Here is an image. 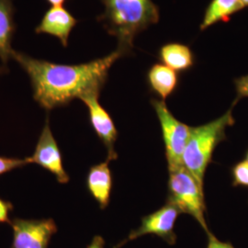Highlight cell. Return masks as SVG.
Returning <instances> with one entry per match:
<instances>
[{
    "label": "cell",
    "instance_id": "obj_10",
    "mask_svg": "<svg viewBox=\"0 0 248 248\" xmlns=\"http://www.w3.org/2000/svg\"><path fill=\"white\" fill-rule=\"evenodd\" d=\"M78 22V20L62 6H53L45 12L35 28V32L53 36L61 42L63 47H66L70 33Z\"/></svg>",
    "mask_w": 248,
    "mask_h": 248
},
{
    "label": "cell",
    "instance_id": "obj_16",
    "mask_svg": "<svg viewBox=\"0 0 248 248\" xmlns=\"http://www.w3.org/2000/svg\"><path fill=\"white\" fill-rule=\"evenodd\" d=\"M232 184L233 186L248 187V162L246 160L236 163L232 169Z\"/></svg>",
    "mask_w": 248,
    "mask_h": 248
},
{
    "label": "cell",
    "instance_id": "obj_17",
    "mask_svg": "<svg viewBox=\"0 0 248 248\" xmlns=\"http://www.w3.org/2000/svg\"><path fill=\"white\" fill-rule=\"evenodd\" d=\"M28 165L26 158H9L0 156V176Z\"/></svg>",
    "mask_w": 248,
    "mask_h": 248
},
{
    "label": "cell",
    "instance_id": "obj_7",
    "mask_svg": "<svg viewBox=\"0 0 248 248\" xmlns=\"http://www.w3.org/2000/svg\"><path fill=\"white\" fill-rule=\"evenodd\" d=\"M13 241L10 248H48L57 226L53 219L25 220L15 218L10 222Z\"/></svg>",
    "mask_w": 248,
    "mask_h": 248
},
{
    "label": "cell",
    "instance_id": "obj_11",
    "mask_svg": "<svg viewBox=\"0 0 248 248\" xmlns=\"http://www.w3.org/2000/svg\"><path fill=\"white\" fill-rule=\"evenodd\" d=\"M108 161L91 167L87 176V187L89 193L104 210L110 201L112 191V174Z\"/></svg>",
    "mask_w": 248,
    "mask_h": 248
},
{
    "label": "cell",
    "instance_id": "obj_8",
    "mask_svg": "<svg viewBox=\"0 0 248 248\" xmlns=\"http://www.w3.org/2000/svg\"><path fill=\"white\" fill-rule=\"evenodd\" d=\"M26 159L28 164H37L52 173L59 183L66 184L69 182L70 177L62 166V154L53 137L48 117L34 153Z\"/></svg>",
    "mask_w": 248,
    "mask_h": 248
},
{
    "label": "cell",
    "instance_id": "obj_2",
    "mask_svg": "<svg viewBox=\"0 0 248 248\" xmlns=\"http://www.w3.org/2000/svg\"><path fill=\"white\" fill-rule=\"evenodd\" d=\"M104 12L98 20L118 41V49L133 53L135 37L158 22L159 9L152 0H100Z\"/></svg>",
    "mask_w": 248,
    "mask_h": 248
},
{
    "label": "cell",
    "instance_id": "obj_20",
    "mask_svg": "<svg viewBox=\"0 0 248 248\" xmlns=\"http://www.w3.org/2000/svg\"><path fill=\"white\" fill-rule=\"evenodd\" d=\"M208 235V245L207 248H234L231 243H225L218 239L211 232Z\"/></svg>",
    "mask_w": 248,
    "mask_h": 248
},
{
    "label": "cell",
    "instance_id": "obj_21",
    "mask_svg": "<svg viewBox=\"0 0 248 248\" xmlns=\"http://www.w3.org/2000/svg\"><path fill=\"white\" fill-rule=\"evenodd\" d=\"M104 246H105L104 239L99 235H96L87 248H104Z\"/></svg>",
    "mask_w": 248,
    "mask_h": 248
},
{
    "label": "cell",
    "instance_id": "obj_14",
    "mask_svg": "<svg viewBox=\"0 0 248 248\" xmlns=\"http://www.w3.org/2000/svg\"><path fill=\"white\" fill-rule=\"evenodd\" d=\"M158 56L163 64L177 73L188 71L195 64V55L190 47L180 43L163 45L159 49Z\"/></svg>",
    "mask_w": 248,
    "mask_h": 248
},
{
    "label": "cell",
    "instance_id": "obj_23",
    "mask_svg": "<svg viewBox=\"0 0 248 248\" xmlns=\"http://www.w3.org/2000/svg\"><path fill=\"white\" fill-rule=\"evenodd\" d=\"M241 3H242V5H243L244 9H245V8H248V0H241Z\"/></svg>",
    "mask_w": 248,
    "mask_h": 248
},
{
    "label": "cell",
    "instance_id": "obj_9",
    "mask_svg": "<svg viewBox=\"0 0 248 248\" xmlns=\"http://www.w3.org/2000/svg\"><path fill=\"white\" fill-rule=\"evenodd\" d=\"M98 98L99 94L94 93L81 98V100L88 108L92 128L108 151L107 161L110 162L118 158V154L115 151L118 131L111 116L101 106Z\"/></svg>",
    "mask_w": 248,
    "mask_h": 248
},
{
    "label": "cell",
    "instance_id": "obj_1",
    "mask_svg": "<svg viewBox=\"0 0 248 248\" xmlns=\"http://www.w3.org/2000/svg\"><path fill=\"white\" fill-rule=\"evenodd\" d=\"M127 54L120 49L80 64H61L14 51L12 58L29 76L33 98L46 110L68 105L73 99L100 94L114 62Z\"/></svg>",
    "mask_w": 248,
    "mask_h": 248
},
{
    "label": "cell",
    "instance_id": "obj_6",
    "mask_svg": "<svg viewBox=\"0 0 248 248\" xmlns=\"http://www.w3.org/2000/svg\"><path fill=\"white\" fill-rule=\"evenodd\" d=\"M181 213L176 205L167 202L166 205L156 212L142 217L141 226L132 231L127 238L118 244L114 248H121L127 243L146 234H155L166 241L169 245H175L177 235L174 229L177 218Z\"/></svg>",
    "mask_w": 248,
    "mask_h": 248
},
{
    "label": "cell",
    "instance_id": "obj_3",
    "mask_svg": "<svg viewBox=\"0 0 248 248\" xmlns=\"http://www.w3.org/2000/svg\"><path fill=\"white\" fill-rule=\"evenodd\" d=\"M233 107L232 105L223 115L214 121L191 127L182 162L183 167L194 177L202 188H203L206 170L213 162L215 148L226 140V128L235 123L232 116Z\"/></svg>",
    "mask_w": 248,
    "mask_h": 248
},
{
    "label": "cell",
    "instance_id": "obj_5",
    "mask_svg": "<svg viewBox=\"0 0 248 248\" xmlns=\"http://www.w3.org/2000/svg\"><path fill=\"white\" fill-rule=\"evenodd\" d=\"M151 104L157 115L161 126L169 171L181 168L183 167L182 157L190 135L191 127L176 119L164 100L152 98Z\"/></svg>",
    "mask_w": 248,
    "mask_h": 248
},
{
    "label": "cell",
    "instance_id": "obj_24",
    "mask_svg": "<svg viewBox=\"0 0 248 248\" xmlns=\"http://www.w3.org/2000/svg\"><path fill=\"white\" fill-rule=\"evenodd\" d=\"M246 161H248V150L247 151V153H246Z\"/></svg>",
    "mask_w": 248,
    "mask_h": 248
},
{
    "label": "cell",
    "instance_id": "obj_13",
    "mask_svg": "<svg viewBox=\"0 0 248 248\" xmlns=\"http://www.w3.org/2000/svg\"><path fill=\"white\" fill-rule=\"evenodd\" d=\"M14 11L13 0H0V60L5 70L14 52L11 46L16 31Z\"/></svg>",
    "mask_w": 248,
    "mask_h": 248
},
{
    "label": "cell",
    "instance_id": "obj_22",
    "mask_svg": "<svg viewBox=\"0 0 248 248\" xmlns=\"http://www.w3.org/2000/svg\"><path fill=\"white\" fill-rule=\"evenodd\" d=\"M52 6H62L66 0H46Z\"/></svg>",
    "mask_w": 248,
    "mask_h": 248
},
{
    "label": "cell",
    "instance_id": "obj_18",
    "mask_svg": "<svg viewBox=\"0 0 248 248\" xmlns=\"http://www.w3.org/2000/svg\"><path fill=\"white\" fill-rule=\"evenodd\" d=\"M234 86L236 90V98L232 105H235L241 98H248V75L234 79Z\"/></svg>",
    "mask_w": 248,
    "mask_h": 248
},
{
    "label": "cell",
    "instance_id": "obj_19",
    "mask_svg": "<svg viewBox=\"0 0 248 248\" xmlns=\"http://www.w3.org/2000/svg\"><path fill=\"white\" fill-rule=\"evenodd\" d=\"M13 210V205L0 198V223H10L9 213Z\"/></svg>",
    "mask_w": 248,
    "mask_h": 248
},
{
    "label": "cell",
    "instance_id": "obj_4",
    "mask_svg": "<svg viewBox=\"0 0 248 248\" xmlns=\"http://www.w3.org/2000/svg\"><path fill=\"white\" fill-rule=\"evenodd\" d=\"M167 202L176 205L181 213L192 216L207 234L210 232L205 219L206 204L203 188L184 167L169 170Z\"/></svg>",
    "mask_w": 248,
    "mask_h": 248
},
{
    "label": "cell",
    "instance_id": "obj_15",
    "mask_svg": "<svg viewBox=\"0 0 248 248\" xmlns=\"http://www.w3.org/2000/svg\"><path fill=\"white\" fill-rule=\"evenodd\" d=\"M243 9L241 0H212L204 12L201 31H205L221 21H229L232 15Z\"/></svg>",
    "mask_w": 248,
    "mask_h": 248
},
{
    "label": "cell",
    "instance_id": "obj_12",
    "mask_svg": "<svg viewBox=\"0 0 248 248\" xmlns=\"http://www.w3.org/2000/svg\"><path fill=\"white\" fill-rule=\"evenodd\" d=\"M148 87L161 100H166L177 90L179 77L177 72L163 63H155L146 75Z\"/></svg>",
    "mask_w": 248,
    "mask_h": 248
}]
</instances>
